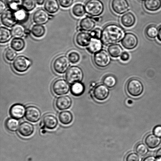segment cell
Returning a JSON list of instances; mask_svg holds the SVG:
<instances>
[{"instance_id": "6da1fadb", "label": "cell", "mask_w": 161, "mask_h": 161, "mask_svg": "<svg viewBox=\"0 0 161 161\" xmlns=\"http://www.w3.org/2000/svg\"><path fill=\"white\" fill-rule=\"evenodd\" d=\"M125 31L119 25L110 24L106 25L102 31L101 41L106 46L114 45L122 41Z\"/></svg>"}, {"instance_id": "7a4b0ae2", "label": "cell", "mask_w": 161, "mask_h": 161, "mask_svg": "<svg viewBox=\"0 0 161 161\" xmlns=\"http://www.w3.org/2000/svg\"><path fill=\"white\" fill-rule=\"evenodd\" d=\"M85 8L86 13L94 17L102 15L104 9L103 3L101 0H88L85 3Z\"/></svg>"}, {"instance_id": "3957f363", "label": "cell", "mask_w": 161, "mask_h": 161, "mask_svg": "<svg viewBox=\"0 0 161 161\" xmlns=\"http://www.w3.org/2000/svg\"><path fill=\"white\" fill-rule=\"evenodd\" d=\"M65 78L68 83L70 84L80 82L83 78V70L78 66H72L67 70Z\"/></svg>"}, {"instance_id": "277c9868", "label": "cell", "mask_w": 161, "mask_h": 161, "mask_svg": "<svg viewBox=\"0 0 161 161\" xmlns=\"http://www.w3.org/2000/svg\"><path fill=\"white\" fill-rule=\"evenodd\" d=\"M70 63L67 56H61L58 57L53 61V70L58 74H64L68 70Z\"/></svg>"}, {"instance_id": "5b68a950", "label": "cell", "mask_w": 161, "mask_h": 161, "mask_svg": "<svg viewBox=\"0 0 161 161\" xmlns=\"http://www.w3.org/2000/svg\"><path fill=\"white\" fill-rule=\"evenodd\" d=\"M31 60L24 56H17L12 64L14 70L19 73H24L26 72L31 67Z\"/></svg>"}, {"instance_id": "8992f818", "label": "cell", "mask_w": 161, "mask_h": 161, "mask_svg": "<svg viewBox=\"0 0 161 161\" xmlns=\"http://www.w3.org/2000/svg\"><path fill=\"white\" fill-rule=\"evenodd\" d=\"M126 88L128 93L133 97L141 96L143 91V86L142 82L136 78L132 79L128 82Z\"/></svg>"}, {"instance_id": "52a82bcc", "label": "cell", "mask_w": 161, "mask_h": 161, "mask_svg": "<svg viewBox=\"0 0 161 161\" xmlns=\"http://www.w3.org/2000/svg\"><path fill=\"white\" fill-rule=\"evenodd\" d=\"M110 55L105 50H101L94 55V63L98 67H106L110 64Z\"/></svg>"}, {"instance_id": "ba28073f", "label": "cell", "mask_w": 161, "mask_h": 161, "mask_svg": "<svg viewBox=\"0 0 161 161\" xmlns=\"http://www.w3.org/2000/svg\"><path fill=\"white\" fill-rule=\"evenodd\" d=\"M1 19L2 24L8 28H13L18 23L15 12L9 9L1 14Z\"/></svg>"}, {"instance_id": "9c48e42d", "label": "cell", "mask_w": 161, "mask_h": 161, "mask_svg": "<svg viewBox=\"0 0 161 161\" xmlns=\"http://www.w3.org/2000/svg\"><path fill=\"white\" fill-rule=\"evenodd\" d=\"M52 89L55 94L58 96L67 94L70 90V86L68 82L64 79L56 80L53 83Z\"/></svg>"}, {"instance_id": "30bf717a", "label": "cell", "mask_w": 161, "mask_h": 161, "mask_svg": "<svg viewBox=\"0 0 161 161\" xmlns=\"http://www.w3.org/2000/svg\"><path fill=\"white\" fill-rule=\"evenodd\" d=\"M111 6L114 12L119 15L125 13L130 8L127 0H112Z\"/></svg>"}, {"instance_id": "8fae6325", "label": "cell", "mask_w": 161, "mask_h": 161, "mask_svg": "<svg viewBox=\"0 0 161 161\" xmlns=\"http://www.w3.org/2000/svg\"><path fill=\"white\" fill-rule=\"evenodd\" d=\"M138 43V40L137 36L132 33H126L121 41L123 47L128 50H133L136 48Z\"/></svg>"}, {"instance_id": "7c38bea8", "label": "cell", "mask_w": 161, "mask_h": 161, "mask_svg": "<svg viewBox=\"0 0 161 161\" xmlns=\"http://www.w3.org/2000/svg\"><path fill=\"white\" fill-rule=\"evenodd\" d=\"M33 20L36 24L43 25L48 23L50 19V15L43 9L36 10L33 15Z\"/></svg>"}, {"instance_id": "4fadbf2b", "label": "cell", "mask_w": 161, "mask_h": 161, "mask_svg": "<svg viewBox=\"0 0 161 161\" xmlns=\"http://www.w3.org/2000/svg\"><path fill=\"white\" fill-rule=\"evenodd\" d=\"M25 118L28 121L32 123L39 121L42 116L40 110L34 106H30L27 107L25 113Z\"/></svg>"}, {"instance_id": "5bb4252c", "label": "cell", "mask_w": 161, "mask_h": 161, "mask_svg": "<svg viewBox=\"0 0 161 161\" xmlns=\"http://www.w3.org/2000/svg\"><path fill=\"white\" fill-rule=\"evenodd\" d=\"M109 91L105 85H99L95 88L93 94L95 99L99 101L105 100L108 97Z\"/></svg>"}, {"instance_id": "9a60e30c", "label": "cell", "mask_w": 161, "mask_h": 161, "mask_svg": "<svg viewBox=\"0 0 161 161\" xmlns=\"http://www.w3.org/2000/svg\"><path fill=\"white\" fill-rule=\"evenodd\" d=\"M92 39L91 34L84 31H81L77 35L75 40L76 43L80 47H87L91 42Z\"/></svg>"}, {"instance_id": "2e32d148", "label": "cell", "mask_w": 161, "mask_h": 161, "mask_svg": "<svg viewBox=\"0 0 161 161\" xmlns=\"http://www.w3.org/2000/svg\"><path fill=\"white\" fill-rule=\"evenodd\" d=\"M72 104V99L68 96L58 97L55 102L57 108L61 110H65L70 108Z\"/></svg>"}, {"instance_id": "e0dca14e", "label": "cell", "mask_w": 161, "mask_h": 161, "mask_svg": "<svg viewBox=\"0 0 161 161\" xmlns=\"http://www.w3.org/2000/svg\"><path fill=\"white\" fill-rule=\"evenodd\" d=\"M26 113L25 107L21 104H15L12 106L9 110L10 116L17 119H21Z\"/></svg>"}, {"instance_id": "ac0fdd59", "label": "cell", "mask_w": 161, "mask_h": 161, "mask_svg": "<svg viewBox=\"0 0 161 161\" xmlns=\"http://www.w3.org/2000/svg\"><path fill=\"white\" fill-rule=\"evenodd\" d=\"M95 21L94 19L87 16L80 20V26L82 31H92L95 26Z\"/></svg>"}, {"instance_id": "d6986e66", "label": "cell", "mask_w": 161, "mask_h": 161, "mask_svg": "<svg viewBox=\"0 0 161 161\" xmlns=\"http://www.w3.org/2000/svg\"><path fill=\"white\" fill-rule=\"evenodd\" d=\"M19 132L24 137H28L32 135L34 132V127L32 124L28 122H23L20 124Z\"/></svg>"}, {"instance_id": "ffe728a7", "label": "cell", "mask_w": 161, "mask_h": 161, "mask_svg": "<svg viewBox=\"0 0 161 161\" xmlns=\"http://www.w3.org/2000/svg\"><path fill=\"white\" fill-rule=\"evenodd\" d=\"M42 122L44 126L50 130L56 128L58 124V121L56 117L51 114H47L44 116Z\"/></svg>"}, {"instance_id": "44dd1931", "label": "cell", "mask_w": 161, "mask_h": 161, "mask_svg": "<svg viewBox=\"0 0 161 161\" xmlns=\"http://www.w3.org/2000/svg\"><path fill=\"white\" fill-rule=\"evenodd\" d=\"M136 19L135 15L131 12L124 14L121 17V24L126 28L131 27L135 25Z\"/></svg>"}, {"instance_id": "7402d4cb", "label": "cell", "mask_w": 161, "mask_h": 161, "mask_svg": "<svg viewBox=\"0 0 161 161\" xmlns=\"http://www.w3.org/2000/svg\"><path fill=\"white\" fill-rule=\"evenodd\" d=\"M59 8V3L58 0H46L44 4L45 10L48 13L51 14L58 12Z\"/></svg>"}, {"instance_id": "603a6c76", "label": "cell", "mask_w": 161, "mask_h": 161, "mask_svg": "<svg viewBox=\"0 0 161 161\" xmlns=\"http://www.w3.org/2000/svg\"><path fill=\"white\" fill-rule=\"evenodd\" d=\"M144 5L145 8L150 12H156L161 8V0H146Z\"/></svg>"}, {"instance_id": "cb8c5ba5", "label": "cell", "mask_w": 161, "mask_h": 161, "mask_svg": "<svg viewBox=\"0 0 161 161\" xmlns=\"http://www.w3.org/2000/svg\"><path fill=\"white\" fill-rule=\"evenodd\" d=\"M102 41L99 39L92 38L89 45L87 47V49L90 53L95 54L102 50Z\"/></svg>"}, {"instance_id": "d4e9b609", "label": "cell", "mask_w": 161, "mask_h": 161, "mask_svg": "<svg viewBox=\"0 0 161 161\" xmlns=\"http://www.w3.org/2000/svg\"><path fill=\"white\" fill-rule=\"evenodd\" d=\"M160 138L156 136L154 134L147 136L145 140V142L147 146L152 149L157 147L160 144Z\"/></svg>"}, {"instance_id": "484cf974", "label": "cell", "mask_w": 161, "mask_h": 161, "mask_svg": "<svg viewBox=\"0 0 161 161\" xmlns=\"http://www.w3.org/2000/svg\"><path fill=\"white\" fill-rule=\"evenodd\" d=\"M25 41L22 38H15L12 39L10 42V47L16 52H20L25 48Z\"/></svg>"}, {"instance_id": "4316f807", "label": "cell", "mask_w": 161, "mask_h": 161, "mask_svg": "<svg viewBox=\"0 0 161 161\" xmlns=\"http://www.w3.org/2000/svg\"><path fill=\"white\" fill-rule=\"evenodd\" d=\"M12 31L7 28L1 26L0 29V42L5 44L9 42L12 37Z\"/></svg>"}, {"instance_id": "83f0119b", "label": "cell", "mask_w": 161, "mask_h": 161, "mask_svg": "<svg viewBox=\"0 0 161 161\" xmlns=\"http://www.w3.org/2000/svg\"><path fill=\"white\" fill-rule=\"evenodd\" d=\"M108 52L112 58H116L121 56L123 53L122 47L119 44L110 45L108 48Z\"/></svg>"}, {"instance_id": "f1b7e54d", "label": "cell", "mask_w": 161, "mask_h": 161, "mask_svg": "<svg viewBox=\"0 0 161 161\" xmlns=\"http://www.w3.org/2000/svg\"><path fill=\"white\" fill-rule=\"evenodd\" d=\"M31 31L33 36L37 38L43 37L46 33L45 26L40 25L36 24L33 25Z\"/></svg>"}, {"instance_id": "f546056e", "label": "cell", "mask_w": 161, "mask_h": 161, "mask_svg": "<svg viewBox=\"0 0 161 161\" xmlns=\"http://www.w3.org/2000/svg\"><path fill=\"white\" fill-rule=\"evenodd\" d=\"M59 119L61 124L67 125L70 124L73 120V115L70 111L61 112L59 115Z\"/></svg>"}, {"instance_id": "4dcf8cb0", "label": "cell", "mask_w": 161, "mask_h": 161, "mask_svg": "<svg viewBox=\"0 0 161 161\" xmlns=\"http://www.w3.org/2000/svg\"><path fill=\"white\" fill-rule=\"evenodd\" d=\"M5 125L8 130L12 132L16 131L19 127L18 121L14 118L6 120Z\"/></svg>"}, {"instance_id": "1f68e13d", "label": "cell", "mask_w": 161, "mask_h": 161, "mask_svg": "<svg viewBox=\"0 0 161 161\" xmlns=\"http://www.w3.org/2000/svg\"><path fill=\"white\" fill-rule=\"evenodd\" d=\"M23 1V0H6L8 7L15 12L22 8Z\"/></svg>"}, {"instance_id": "d6a6232c", "label": "cell", "mask_w": 161, "mask_h": 161, "mask_svg": "<svg viewBox=\"0 0 161 161\" xmlns=\"http://www.w3.org/2000/svg\"><path fill=\"white\" fill-rule=\"evenodd\" d=\"M16 18L18 23H24L27 21L29 17V14L23 8L15 12Z\"/></svg>"}, {"instance_id": "836d02e7", "label": "cell", "mask_w": 161, "mask_h": 161, "mask_svg": "<svg viewBox=\"0 0 161 161\" xmlns=\"http://www.w3.org/2000/svg\"><path fill=\"white\" fill-rule=\"evenodd\" d=\"M84 91V85L80 82L74 84L71 87V92L72 94L75 96L81 95Z\"/></svg>"}, {"instance_id": "e575fe53", "label": "cell", "mask_w": 161, "mask_h": 161, "mask_svg": "<svg viewBox=\"0 0 161 161\" xmlns=\"http://www.w3.org/2000/svg\"><path fill=\"white\" fill-rule=\"evenodd\" d=\"M85 13V6L80 3H77L72 7V13L75 17H80L83 16Z\"/></svg>"}, {"instance_id": "d590c367", "label": "cell", "mask_w": 161, "mask_h": 161, "mask_svg": "<svg viewBox=\"0 0 161 161\" xmlns=\"http://www.w3.org/2000/svg\"><path fill=\"white\" fill-rule=\"evenodd\" d=\"M25 30L23 25L17 24L12 28V36L15 38H22L25 35Z\"/></svg>"}, {"instance_id": "8d00e7d4", "label": "cell", "mask_w": 161, "mask_h": 161, "mask_svg": "<svg viewBox=\"0 0 161 161\" xmlns=\"http://www.w3.org/2000/svg\"><path fill=\"white\" fill-rule=\"evenodd\" d=\"M158 29L154 25H150L147 28L146 30V36L150 39L155 38L158 36Z\"/></svg>"}, {"instance_id": "74e56055", "label": "cell", "mask_w": 161, "mask_h": 161, "mask_svg": "<svg viewBox=\"0 0 161 161\" xmlns=\"http://www.w3.org/2000/svg\"><path fill=\"white\" fill-rule=\"evenodd\" d=\"M36 0H23L22 8L27 12L34 10L36 6Z\"/></svg>"}, {"instance_id": "f35d334b", "label": "cell", "mask_w": 161, "mask_h": 161, "mask_svg": "<svg viewBox=\"0 0 161 161\" xmlns=\"http://www.w3.org/2000/svg\"><path fill=\"white\" fill-rule=\"evenodd\" d=\"M103 83L107 87L113 88L116 85V80L113 75H107L104 78Z\"/></svg>"}, {"instance_id": "ab89813d", "label": "cell", "mask_w": 161, "mask_h": 161, "mask_svg": "<svg viewBox=\"0 0 161 161\" xmlns=\"http://www.w3.org/2000/svg\"><path fill=\"white\" fill-rule=\"evenodd\" d=\"M4 55L5 57L8 61H12L17 58V53L12 48H8L6 50Z\"/></svg>"}, {"instance_id": "60d3db41", "label": "cell", "mask_w": 161, "mask_h": 161, "mask_svg": "<svg viewBox=\"0 0 161 161\" xmlns=\"http://www.w3.org/2000/svg\"><path fill=\"white\" fill-rule=\"evenodd\" d=\"M68 58L70 62L72 64H75L80 61V56L79 53L75 51H72L69 53Z\"/></svg>"}, {"instance_id": "b9f144b4", "label": "cell", "mask_w": 161, "mask_h": 161, "mask_svg": "<svg viewBox=\"0 0 161 161\" xmlns=\"http://www.w3.org/2000/svg\"><path fill=\"white\" fill-rule=\"evenodd\" d=\"M136 151L139 155L141 156H144L147 154L148 149L146 145L141 143H139L136 146Z\"/></svg>"}, {"instance_id": "7bdbcfd3", "label": "cell", "mask_w": 161, "mask_h": 161, "mask_svg": "<svg viewBox=\"0 0 161 161\" xmlns=\"http://www.w3.org/2000/svg\"><path fill=\"white\" fill-rule=\"evenodd\" d=\"M125 161H142L141 156L135 153H130L126 157Z\"/></svg>"}, {"instance_id": "ee69618b", "label": "cell", "mask_w": 161, "mask_h": 161, "mask_svg": "<svg viewBox=\"0 0 161 161\" xmlns=\"http://www.w3.org/2000/svg\"><path fill=\"white\" fill-rule=\"evenodd\" d=\"M102 31L100 28H96L92 30L91 33V35L92 39H100L102 36Z\"/></svg>"}, {"instance_id": "f6af8a7d", "label": "cell", "mask_w": 161, "mask_h": 161, "mask_svg": "<svg viewBox=\"0 0 161 161\" xmlns=\"http://www.w3.org/2000/svg\"><path fill=\"white\" fill-rule=\"evenodd\" d=\"M59 4L61 7L67 8L73 4L74 0H59Z\"/></svg>"}, {"instance_id": "bcb514c9", "label": "cell", "mask_w": 161, "mask_h": 161, "mask_svg": "<svg viewBox=\"0 0 161 161\" xmlns=\"http://www.w3.org/2000/svg\"><path fill=\"white\" fill-rule=\"evenodd\" d=\"M153 132L156 136L161 138V126H157L154 127Z\"/></svg>"}, {"instance_id": "7dc6e473", "label": "cell", "mask_w": 161, "mask_h": 161, "mask_svg": "<svg viewBox=\"0 0 161 161\" xmlns=\"http://www.w3.org/2000/svg\"><path fill=\"white\" fill-rule=\"evenodd\" d=\"M130 56L129 53L127 52H124L120 56V59L124 62H127L130 59Z\"/></svg>"}, {"instance_id": "c3c4849f", "label": "cell", "mask_w": 161, "mask_h": 161, "mask_svg": "<svg viewBox=\"0 0 161 161\" xmlns=\"http://www.w3.org/2000/svg\"><path fill=\"white\" fill-rule=\"evenodd\" d=\"M6 4L2 0L0 1V14H1L6 11Z\"/></svg>"}, {"instance_id": "681fc988", "label": "cell", "mask_w": 161, "mask_h": 161, "mask_svg": "<svg viewBox=\"0 0 161 161\" xmlns=\"http://www.w3.org/2000/svg\"><path fill=\"white\" fill-rule=\"evenodd\" d=\"M143 161H158L157 158L153 156H149L147 157Z\"/></svg>"}, {"instance_id": "f907efd6", "label": "cell", "mask_w": 161, "mask_h": 161, "mask_svg": "<svg viewBox=\"0 0 161 161\" xmlns=\"http://www.w3.org/2000/svg\"><path fill=\"white\" fill-rule=\"evenodd\" d=\"M156 157L158 161H161V148L158 149L156 153Z\"/></svg>"}, {"instance_id": "816d5d0a", "label": "cell", "mask_w": 161, "mask_h": 161, "mask_svg": "<svg viewBox=\"0 0 161 161\" xmlns=\"http://www.w3.org/2000/svg\"><path fill=\"white\" fill-rule=\"evenodd\" d=\"M36 2L38 5H42L45 3L46 0H36Z\"/></svg>"}, {"instance_id": "f5cc1de1", "label": "cell", "mask_w": 161, "mask_h": 161, "mask_svg": "<svg viewBox=\"0 0 161 161\" xmlns=\"http://www.w3.org/2000/svg\"><path fill=\"white\" fill-rule=\"evenodd\" d=\"M157 37L158 40L160 41V42H161V26L158 30V33Z\"/></svg>"}, {"instance_id": "db71d44e", "label": "cell", "mask_w": 161, "mask_h": 161, "mask_svg": "<svg viewBox=\"0 0 161 161\" xmlns=\"http://www.w3.org/2000/svg\"><path fill=\"white\" fill-rule=\"evenodd\" d=\"M31 31H30L29 29H26L25 30V34L26 35H29L31 34Z\"/></svg>"}, {"instance_id": "11a10c76", "label": "cell", "mask_w": 161, "mask_h": 161, "mask_svg": "<svg viewBox=\"0 0 161 161\" xmlns=\"http://www.w3.org/2000/svg\"><path fill=\"white\" fill-rule=\"evenodd\" d=\"M94 19L95 21H96V22L99 21V19H99V17H95V18H94Z\"/></svg>"}, {"instance_id": "9f6ffc18", "label": "cell", "mask_w": 161, "mask_h": 161, "mask_svg": "<svg viewBox=\"0 0 161 161\" xmlns=\"http://www.w3.org/2000/svg\"><path fill=\"white\" fill-rule=\"evenodd\" d=\"M127 103L129 104H131L132 103V101L130 100V99H129V100L127 101Z\"/></svg>"}, {"instance_id": "6f0895ef", "label": "cell", "mask_w": 161, "mask_h": 161, "mask_svg": "<svg viewBox=\"0 0 161 161\" xmlns=\"http://www.w3.org/2000/svg\"><path fill=\"white\" fill-rule=\"evenodd\" d=\"M140 1H146V0H140Z\"/></svg>"}]
</instances>
